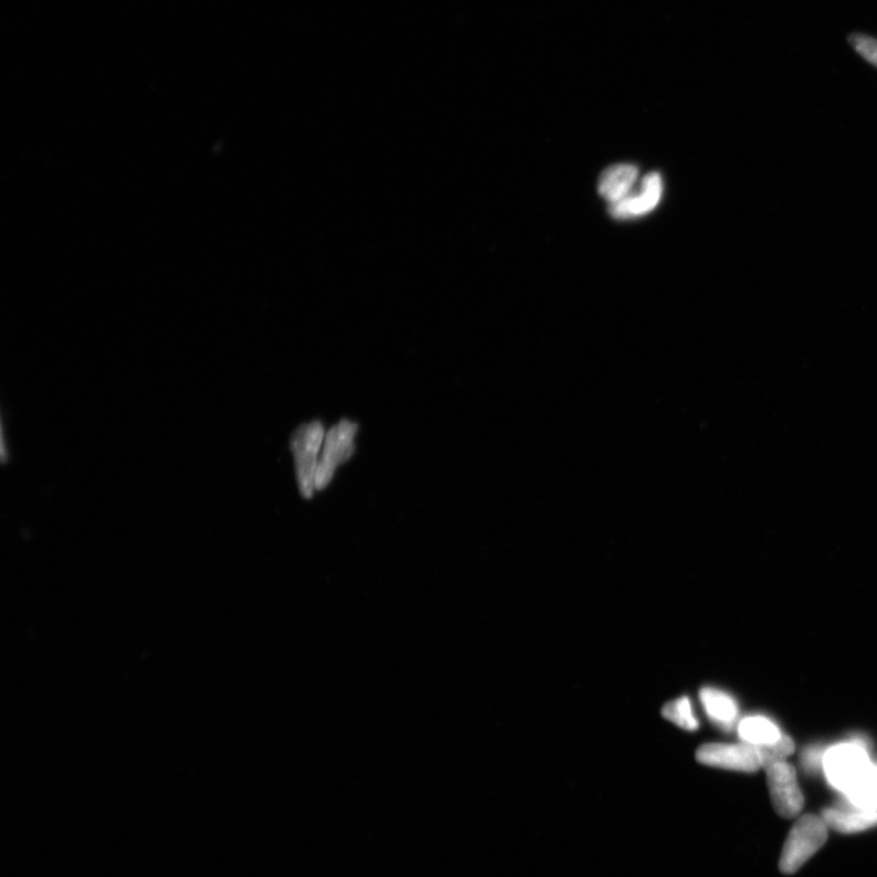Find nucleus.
<instances>
[{"mask_svg":"<svg viewBox=\"0 0 877 877\" xmlns=\"http://www.w3.org/2000/svg\"><path fill=\"white\" fill-rule=\"evenodd\" d=\"M765 773L775 812L785 820L797 817L803 810L804 797L795 768L781 761L765 768Z\"/></svg>","mask_w":877,"mask_h":877,"instance_id":"5","label":"nucleus"},{"mask_svg":"<svg viewBox=\"0 0 877 877\" xmlns=\"http://www.w3.org/2000/svg\"><path fill=\"white\" fill-rule=\"evenodd\" d=\"M702 705L710 719H714L722 728L730 729L737 720L739 709L737 702L726 693L705 687L699 694Z\"/></svg>","mask_w":877,"mask_h":877,"instance_id":"10","label":"nucleus"},{"mask_svg":"<svg viewBox=\"0 0 877 877\" xmlns=\"http://www.w3.org/2000/svg\"><path fill=\"white\" fill-rule=\"evenodd\" d=\"M823 767L830 785L848 792L873 767L867 751L856 742L830 749L823 757Z\"/></svg>","mask_w":877,"mask_h":877,"instance_id":"3","label":"nucleus"},{"mask_svg":"<svg viewBox=\"0 0 877 877\" xmlns=\"http://www.w3.org/2000/svg\"><path fill=\"white\" fill-rule=\"evenodd\" d=\"M325 437L324 424L314 421L298 426L290 438L296 480L305 499H311L316 492L318 456L321 454Z\"/></svg>","mask_w":877,"mask_h":877,"instance_id":"2","label":"nucleus"},{"mask_svg":"<svg viewBox=\"0 0 877 877\" xmlns=\"http://www.w3.org/2000/svg\"><path fill=\"white\" fill-rule=\"evenodd\" d=\"M358 431L357 423L342 420L326 434L316 473V492L326 489L334 479L337 468L351 458Z\"/></svg>","mask_w":877,"mask_h":877,"instance_id":"4","label":"nucleus"},{"mask_svg":"<svg viewBox=\"0 0 877 877\" xmlns=\"http://www.w3.org/2000/svg\"><path fill=\"white\" fill-rule=\"evenodd\" d=\"M827 825L823 817L807 814L793 825L780 857V870L797 873L827 841Z\"/></svg>","mask_w":877,"mask_h":877,"instance_id":"1","label":"nucleus"},{"mask_svg":"<svg viewBox=\"0 0 877 877\" xmlns=\"http://www.w3.org/2000/svg\"><path fill=\"white\" fill-rule=\"evenodd\" d=\"M754 748L757 749L758 756H760L762 768L765 769L776 762L785 761L786 758L795 751V742L786 737V735H782V737L773 743L754 746Z\"/></svg>","mask_w":877,"mask_h":877,"instance_id":"14","label":"nucleus"},{"mask_svg":"<svg viewBox=\"0 0 877 877\" xmlns=\"http://www.w3.org/2000/svg\"><path fill=\"white\" fill-rule=\"evenodd\" d=\"M638 169L634 165H615L604 170L600 177L599 193L610 205L619 203L633 192Z\"/></svg>","mask_w":877,"mask_h":877,"instance_id":"9","label":"nucleus"},{"mask_svg":"<svg viewBox=\"0 0 877 877\" xmlns=\"http://www.w3.org/2000/svg\"><path fill=\"white\" fill-rule=\"evenodd\" d=\"M740 738L752 746H764L778 741L782 733L773 721L764 717H749L739 725Z\"/></svg>","mask_w":877,"mask_h":877,"instance_id":"11","label":"nucleus"},{"mask_svg":"<svg viewBox=\"0 0 877 877\" xmlns=\"http://www.w3.org/2000/svg\"><path fill=\"white\" fill-rule=\"evenodd\" d=\"M849 44L865 61L877 67V40L867 34L855 33L850 35Z\"/></svg>","mask_w":877,"mask_h":877,"instance_id":"15","label":"nucleus"},{"mask_svg":"<svg viewBox=\"0 0 877 877\" xmlns=\"http://www.w3.org/2000/svg\"><path fill=\"white\" fill-rule=\"evenodd\" d=\"M699 763L735 772L756 773L762 768L757 749L750 743H707L696 753Z\"/></svg>","mask_w":877,"mask_h":877,"instance_id":"6","label":"nucleus"},{"mask_svg":"<svg viewBox=\"0 0 877 877\" xmlns=\"http://www.w3.org/2000/svg\"><path fill=\"white\" fill-rule=\"evenodd\" d=\"M845 796L857 809L877 811V767L873 765Z\"/></svg>","mask_w":877,"mask_h":877,"instance_id":"12","label":"nucleus"},{"mask_svg":"<svg viewBox=\"0 0 877 877\" xmlns=\"http://www.w3.org/2000/svg\"><path fill=\"white\" fill-rule=\"evenodd\" d=\"M662 715L681 729L689 731L698 729V719L695 716L693 704L687 697H680L667 704L663 707Z\"/></svg>","mask_w":877,"mask_h":877,"instance_id":"13","label":"nucleus"},{"mask_svg":"<svg viewBox=\"0 0 877 877\" xmlns=\"http://www.w3.org/2000/svg\"><path fill=\"white\" fill-rule=\"evenodd\" d=\"M662 194V177L657 172H651L644 177L638 189L634 188L630 196L610 205V213L615 219L644 216L658 207Z\"/></svg>","mask_w":877,"mask_h":877,"instance_id":"7","label":"nucleus"},{"mask_svg":"<svg viewBox=\"0 0 877 877\" xmlns=\"http://www.w3.org/2000/svg\"><path fill=\"white\" fill-rule=\"evenodd\" d=\"M822 817L828 828L841 834H857L877 826V811L857 809L852 804L850 809H827Z\"/></svg>","mask_w":877,"mask_h":877,"instance_id":"8","label":"nucleus"}]
</instances>
